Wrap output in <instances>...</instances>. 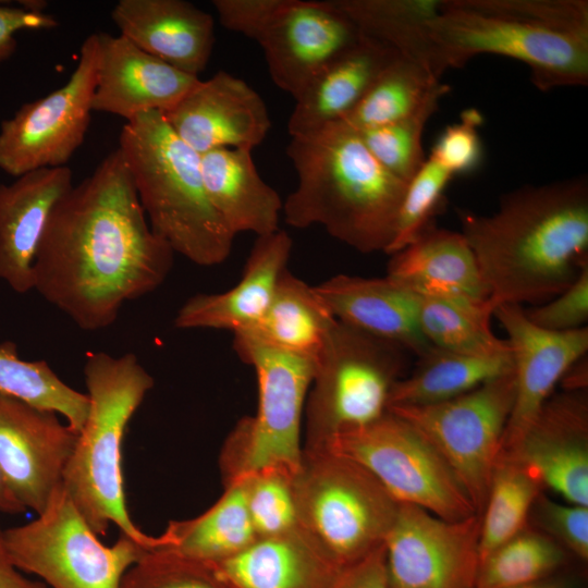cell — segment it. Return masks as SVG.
Returning a JSON list of instances; mask_svg holds the SVG:
<instances>
[{"label": "cell", "mask_w": 588, "mask_h": 588, "mask_svg": "<svg viewBox=\"0 0 588 588\" xmlns=\"http://www.w3.org/2000/svg\"><path fill=\"white\" fill-rule=\"evenodd\" d=\"M173 256L152 232L117 148L54 206L35 257L34 290L79 329L102 330L126 302L164 282Z\"/></svg>", "instance_id": "1"}, {"label": "cell", "mask_w": 588, "mask_h": 588, "mask_svg": "<svg viewBox=\"0 0 588 588\" xmlns=\"http://www.w3.org/2000/svg\"><path fill=\"white\" fill-rule=\"evenodd\" d=\"M489 303L540 305L565 291L588 266V180L524 186L495 212L461 213Z\"/></svg>", "instance_id": "2"}, {"label": "cell", "mask_w": 588, "mask_h": 588, "mask_svg": "<svg viewBox=\"0 0 588 588\" xmlns=\"http://www.w3.org/2000/svg\"><path fill=\"white\" fill-rule=\"evenodd\" d=\"M286 155L297 185L283 201L287 225L322 226L364 253H387L407 183L381 166L343 121L291 136Z\"/></svg>", "instance_id": "3"}, {"label": "cell", "mask_w": 588, "mask_h": 588, "mask_svg": "<svg viewBox=\"0 0 588 588\" xmlns=\"http://www.w3.org/2000/svg\"><path fill=\"white\" fill-rule=\"evenodd\" d=\"M429 36L444 72L497 54L541 91L588 83L587 0H441Z\"/></svg>", "instance_id": "4"}, {"label": "cell", "mask_w": 588, "mask_h": 588, "mask_svg": "<svg viewBox=\"0 0 588 588\" xmlns=\"http://www.w3.org/2000/svg\"><path fill=\"white\" fill-rule=\"evenodd\" d=\"M83 371L89 409L62 486L96 535H106L113 524L120 534L152 550L159 537L143 532L126 506L121 452L127 425L152 389L154 378L133 353L91 352Z\"/></svg>", "instance_id": "5"}, {"label": "cell", "mask_w": 588, "mask_h": 588, "mask_svg": "<svg viewBox=\"0 0 588 588\" xmlns=\"http://www.w3.org/2000/svg\"><path fill=\"white\" fill-rule=\"evenodd\" d=\"M118 149L152 232L195 265L225 261L235 235L208 198L200 155L174 133L163 113L145 112L125 122Z\"/></svg>", "instance_id": "6"}, {"label": "cell", "mask_w": 588, "mask_h": 588, "mask_svg": "<svg viewBox=\"0 0 588 588\" xmlns=\"http://www.w3.org/2000/svg\"><path fill=\"white\" fill-rule=\"evenodd\" d=\"M299 528L342 569L383 546L400 503L360 464L306 449L293 476Z\"/></svg>", "instance_id": "7"}, {"label": "cell", "mask_w": 588, "mask_h": 588, "mask_svg": "<svg viewBox=\"0 0 588 588\" xmlns=\"http://www.w3.org/2000/svg\"><path fill=\"white\" fill-rule=\"evenodd\" d=\"M407 354L338 320L306 397L303 448H323L336 434L382 417L392 387L404 377Z\"/></svg>", "instance_id": "8"}, {"label": "cell", "mask_w": 588, "mask_h": 588, "mask_svg": "<svg viewBox=\"0 0 588 588\" xmlns=\"http://www.w3.org/2000/svg\"><path fill=\"white\" fill-rule=\"evenodd\" d=\"M233 348L255 370L258 406L225 440L220 456L224 486L261 469L294 475L302 460L303 414L317 362L238 342Z\"/></svg>", "instance_id": "9"}, {"label": "cell", "mask_w": 588, "mask_h": 588, "mask_svg": "<svg viewBox=\"0 0 588 588\" xmlns=\"http://www.w3.org/2000/svg\"><path fill=\"white\" fill-rule=\"evenodd\" d=\"M13 565L50 588H120L146 551L120 534L110 547L98 539L61 485L30 523L2 529Z\"/></svg>", "instance_id": "10"}, {"label": "cell", "mask_w": 588, "mask_h": 588, "mask_svg": "<svg viewBox=\"0 0 588 588\" xmlns=\"http://www.w3.org/2000/svg\"><path fill=\"white\" fill-rule=\"evenodd\" d=\"M323 448L364 466L399 503L420 506L448 520L477 514L441 454L390 411L369 425L336 434Z\"/></svg>", "instance_id": "11"}, {"label": "cell", "mask_w": 588, "mask_h": 588, "mask_svg": "<svg viewBox=\"0 0 588 588\" xmlns=\"http://www.w3.org/2000/svg\"><path fill=\"white\" fill-rule=\"evenodd\" d=\"M514 399L512 371L444 402L388 411L414 426L441 454L480 515Z\"/></svg>", "instance_id": "12"}, {"label": "cell", "mask_w": 588, "mask_h": 588, "mask_svg": "<svg viewBox=\"0 0 588 588\" xmlns=\"http://www.w3.org/2000/svg\"><path fill=\"white\" fill-rule=\"evenodd\" d=\"M98 60L97 33L85 38L68 82L24 103L0 125V170L17 177L64 167L82 146L90 123Z\"/></svg>", "instance_id": "13"}, {"label": "cell", "mask_w": 588, "mask_h": 588, "mask_svg": "<svg viewBox=\"0 0 588 588\" xmlns=\"http://www.w3.org/2000/svg\"><path fill=\"white\" fill-rule=\"evenodd\" d=\"M480 515L443 519L400 503L383 542L391 588H476Z\"/></svg>", "instance_id": "14"}, {"label": "cell", "mask_w": 588, "mask_h": 588, "mask_svg": "<svg viewBox=\"0 0 588 588\" xmlns=\"http://www.w3.org/2000/svg\"><path fill=\"white\" fill-rule=\"evenodd\" d=\"M77 434L58 414L0 392V481L24 511L46 509Z\"/></svg>", "instance_id": "15"}, {"label": "cell", "mask_w": 588, "mask_h": 588, "mask_svg": "<svg viewBox=\"0 0 588 588\" xmlns=\"http://www.w3.org/2000/svg\"><path fill=\"white\" fill-rule=\"evenodd\" d=\"M362 36L334 0H286L257 42L274 85L295 99Z\"/></svg>", "instance_id": "16"}, {"label": "cell", "mask_w": 588, "mask_h": 588, "mask_svg": "<svg viewBox=\"0 0 588 588\" xmlns=\"http://www.w3.org/2000/svg\"><path fill=\"white\" fill-rule=\"evenodd\" d=\"M507 334L513 359L515 399L500 452H512L566 371L586 356L588 328L566 332L541 329L524 308L501 304L493 310Z\"/></svg>", "instance_id": "17"}, {"label": "cell", "mask_w": 588, "mask_h": 588, "mask_svg": "<svg viewBox=\"0 0 588 588\" xmlns=\"http://www.w3.org/2000/svg\"><path fill=\"white\" fill-rule=\"evenodd\" d=\"M163 117L199 155L218 148L253 151L271 128L261 96L244 79L225 71L199 79Z\"/></svg>", "instance_id": "18"}, {"label": "cell", "mask_w": 588, "mask_h": 588, "mask_svg": "<svg viewBox=\"0 0 588 588\" xmlns=\"http://www.w3.org/2000/svg\"><path fill=\"white\" fill-rule=\"evenodd\" d=\"M542 487L588 506V397L585 390L551 395L512 452Z\"/></svg>", "instance_id": "19"}, {"label": "cell", "mask_w": 588, "mask_h": 588, "mask_svg": "<svg viewBox=\"0 0 588 588\" xmlns=\"http://www.w3.org/2000/svg\"><path fill=\"white\" fill-rule=\"evenodd\" d=\"M97 37L93 111L118 115L126 122L145 112L163 113L199 81L145 52L120 34L99 32Z\"/></svg>", "instance_id": "20"}, {"label": "cell", "mask_w": 588, "mask_h": 588, "mask_svg": "<svg viewBox=\"0 0 588 588\" xmlns=\"http://www.w3.org/2000/svg\"><path fill=\"white\" fill-rule=\"evenodd\" d=\"M68 166L26 172L0 184V279L13 291L34 290V264L48 219L73 186Z\"/></svg>", "instance_id": "21"}, {"label": "cell", "mask_w": 588, "mask_h": 588, "mask_svg": "<svg viewBox=\"0 0 588 588\" xmlns=\"http://www.w3.org/2000/svg\"><path fill=\"white\" fill-rule=\"evenodd\" d=\"M111 19L145 52L198 77L215 45V21L208 12L184 0H119Z\"/></svg>", "instance_id": "22"}, {"label": "cell", "mask_w": 588, "mask_h": 588, "mask_svg": "<svg viewBox=\"0 0 588 588\" xmlns=\"http://www.w3.org/2000/svg\"><path fill=\"white\" fill-rule=\"evenodd\" d=\"M293 241L283 230L258 236L240 281L220 293L191 296L174 317L177 329L226 330L252 327L267 310L278 282L287 269Z\"/></svg>", "instance_id": "23"}, {"label": "cell", "mask_w": 588, "mask_h": 588, "mask_svg": "<svg viewBox=\"0 0 588 588\" xmlns=\"http://www.w3.org/2000/svg\"><path fill=\"white\" fill-rule=\"evenodd\" d=\"M315 287L336 320L417 357L431 347L418 324L419 297L388 277L336 274Z\"/></svg>", "instance_id": "24"}, {"label": "cell", "mask_w": 588, "mask_h": 588, "mask_svg": "<svg viewBox=\"0 0 588 588\" xmlns=\"http://www.w3.org/2000/svg\"><path fill=\"white\" fill-rule=\"evenodd\" d=\"M391 256L385 277L419 297L489 301L475 255L461 232L430 225Z\"/></svg>", "instance_id": "25"}, {"label": "cell", "mask_w": 588, "mask_h": 588, "mask_svg": "<svg viewBox=\"0 0 588 588\" xmlns=\"http://www.w3.org/2000/svg\"><path fill=\"white\" fill-rule=\"evenodd\" d=\"M212 566L233 588H335L343 572L299 527Z\"/></svg>", "instance_id": "26"}, {"label": "cell", "mask_w": 588, "mask_h": 588, "mask_svg": "<svg viewBox=\"0 0 588 588\" xmlns=\"http://www.w3.org/2000/svg\"><path fill=\"white\" fill-rule=\"evenodd\" d=\"M396 56L392 48L363 35L294 99L287 122L290 136L343 120Z\"/></svg>", "instance_id": "27"}, {"label": "cell", "mask_w": 588, "mask_h": 588, "mask_svg": "<svg viewBox=\"0 0 588 588\" xmlns=\"http://www.w3.org/2000/svg\"><path fill=\"white\" fill-rule=\"evenodd\" d=\"M208 198L228 229L236 236H258L280 230L283 200L257 171L252 150L218 148L200 155Z\"/></svg>", "instance_id": "28"}, {"label": "cell", "mask_w": 588, "mask_h": 588, "mask_svg": "<svg viewBox=\"0 0 588 588\" xmlns=\"http://www.w3.org/2000/svg\"><path fill=\"white\" fill-rule=\"evenodd\" d=\"M336 321L315 285L286 269L265 314L248 329L233 334V342L317 362Z\"/></svg>", "instance_id": "29"}, {"label": "cell", "mask_w": 588, "mask_h": 588, "mask_svg": "<svg viewBox=\"0 0 588 588\" xmlns=\"http://www.w3.org/2000/svg\"><path fill=\"white\" fill-rule=\"evenodd\" d=\"M258 539L241 481L225 486L221 498L203 514L170 522L155 549L215 565L240 553Z\"/></svg>", "instance_id": "30"}, {"label": "cell", "mask_w": 588, "mask_h": 588, "mask_svg": "<svg viewBox=\"0 0 588 588\" xmlns=\"http://www.w3.org/2000/svg\"><path fill=\"white\" fill-rule=\"evenodd\" d=\"M512 371V354L477 357L431 345L418 357L415 369L394 383L388 408L444 402Z\"/></svg>", "instance_id": "31"}, {"label": "cell", "mask_w": 588, "mask_h": 588, "mask_svg": "<svg viewBox=\"0 0 588 588\" xmlns=\"http://www.w3.org/2000/svg\"><path fill=\"white\" fill-rule=\"evenodd\" d=\"M360 33L392 48L441 79L442 70L429 36L441 0H334Z\"/></svg>", "instance_id": "32"}, {"label": "cell", "mask_w": 588, "mask_h": 588, "mask_svg": "<svg viewBox=\"0 0 588 588\" xmlns=\"http://www.w3.org/2000/svg\"><path fill=\"white\" fill-rule=\"evenodd\" d=\"M491 316L489 301L419 297L418 324L422 335L431 345L450 352L477 357L511 355L507 341L493 333Z\"/></svg>", "instance_id": "33"}, {"label": "cell", "mask_w": 588, "mask_h": 588, "mask_svg": "<svg viewBox=\"0 0 588 588\" xmlns=\"http://www.w3.org/2000/svg\"><path fill=\"white\" fill-rule=\"evenodd\" d=\"M542 489L523 461L500 452L480 514V560L529 525L531 507Z\"/></svg>", "instance_id": "34"}, {"label": "cell", "mask_w": 588, "mask_h": 588, "mask_svg": "<svg viewBox=\"0 0 588 588\" xmlns=\"http://www.w3.org/2000/svg\"><path fill=\"white\" fill-rule=\"evenodd\" d=\"M568 552L528 525L479 562L476 588H517L564 572Z\"/></svg>", "instance_id": "35"}, {"label": "cell", "mask_w": 588, "mask_h": 588, "mask_svg": "<svg viewBox=\"0 0 588 588\" xmlns=\"http://www.w3.org/2000/svg\"><path fill=\"white\" fill-rule=\"evenodd\" d=\"M0 392L63 416L77 433L88 415L87 394L62 381L47 362L21 359L13 342L0 343Z\"/></svg>", "instance_id": "36"}, {"label": "cell", "mask_w": 588, "mask_h": 588, "mask_svg": "<svg viewBox=\"0 0 588 588\" xmlns=\"http://www.w3.org/2000/svg\"><path fill=\"white\" fill-rule=\"evenodd\" d=\"M439 83L425 66L397 54L341 121L356 131L393 123L412 114Z\"/></svg>", "instance_id": "37"}, {"label": "cell", "mask_w": 588, "mask_h": 588, "mask_svg": "<svg viewBox=\"0 0 588 588\" xmlns=\"http://www.w3.org/2000/svg\"><path fill=\"white\" fill-rule=\"evenodd\" d=\"M449 89L440 82L412 114L390 124L357 131L376 160L406 183L426 160L424 130Z\"/></svg>", "instance_id": "38"}, {"label": "cell", "mask_w": 588, "mask_h": 588, "mask_svg": "<svg viewBox=\"0 0 588 588\" xmlns=\"http://www.w3.org/2000/svg\"><path fill=\"white\" fill-rule=\"evenodd\" d=\"M293 476L279 469H261L236 480L243 486L248 514L258 538L283 535L299 527Z\"/></svg>", "instance_id": "39"}, {"label": "cell", "mask_w": 588, "mask_h": 588, "mask_svg": "<svg viewBox=\"0 0 588 588\" xmlns=\"http://www.w3.org/2000/svg\"><path fill=\"white\" fill-rule=\"evenodd\" d=\"M454 175L431 157L408 181L397 213L393 240L385 254L392 255L414 242L431 225L432 217Z\"/></svg>", "instance_id": "40"}, {"label": "cell", "mask_w": 588, "mask_h": 588, "mask_svg": "<svg viewBox=\"0 0 588 588\" xmlns=\"http://www.w3.org/2000/svg\"><path fill=\"white\" fill-rule=\"evenodd\" d=\"M120 588H233L210 564L152 549L133 564Z\"/></svg>", "instance_id": "41"}, {"label": "cell", "mask_w": 588, "mask_h": 588, "mask_svg": "<svg viewBox=\"0 0 588 588\" xmlns=\"http://www.w3.org/2000/svg\"><path fill=\"white\" fill-rule=\"evenodd\" d=\"M537 529L581 562L588 560V506L560 503L542 492L529 515Z\"/></svg>", "instance_id": "42"}, {"label": "cell", "mask_w": 588, "mask_h": 588, "mask_svg": "<svg viewBox=\"0 0 588 588\" xmlns=\"http://www.w3.org/2000/svg\"><path fill=\"white\" fill-rule=\"evenodd\" d=\"M481 123L482 115L477 109L464 110L457 123L444 128L429 157L454 176L473 171L481 159V142L478 133Z\"/></svg>", "instance_id": "43"}, {"label": "cell", "mask_w": 588, "mask_h": 588, "mask_svg": "<svg viewBox=\"0 0 588 588\" xmlns=\"http://www.w3.org/2000/svg\"><path fill=\"white\" fill-rule=\"evenodd\" d=\"M527 318L537 327L566 332L584 327L588 320V266L562 293L532 308H524Z\"/></svg>", "instance_id": "44"}, {"label": "cell", "mask_w": 588, "mask_h": 588, "mask_svg": "<svg viewBox=\"0 0 588 588\" xmlns=\"http://www.w3.org/2000/svg\"><path fill=\"white\" fill-rule=\"evenodd\" d=\"M286 0H213L220 24L257 41Z\"/></svg>", "instance_id": "45"}, {"label": "cell", "mask_w": 588, "mask_h": 588, "mask_svg": "<svg viewBox=\"0 0 588 588\" xmlns=\"http://www.w3.org/2000/svg\"><path fill=\"white\" fill-rule=\"evenodd\" d=\"M57 26L58 20L48 13L0 5V65L15 52V33L22 29H51Z\"/></svg>", "instance_id": "46"}, {"label": "cell", "mask_w": 588, "mask_h": 588, "mask_svg": "<svg viewBox=\"0 0 588 588\" xmlns=\"http://www.w3.org/2000/svg\"><path fill=\"white\" fill-rule=\"evenodd\" d=\"M335 588H391L383 546L343 569Z\"/></svg>", "instance_id": "47"}, {"label": "cell", "mask_w": 588, "mask_h": 588, "mask_svg": "<svg viewBox=\"0 0 588 588\" xmlns=\"http://www.w3.org/2000/svg\"><path fill=\"white\" fill-rule=\"evenodd\" d=\"M0 588H47L42 581L30 580L10 561L0 527Z\"/></svg>", "instance_id": "48"}, {"label": "cell", "mask_w": 588, "mask_h": 588, "mask_svg": "<svg viewBox=\"0 0 588 588\" xmlns=\"http://www.w3.org/2000/svg\"><path fill=\"white\" fill-rule=\"evenodd\" d=\"M581 587L583 585L578 577H576L575 575H568L562 572L544 580H541L531 585L523 586V587H517V588H581Z\"/></svg>", "instance_id": "49"}, {"label": "cell", "mask_w": 588, "mask_h": 588, "mask_svg": "<svg viewBox=\"0 0 588 588\" xmlns=\"http://www.w3.org/2000/svg\"><path fill=\"white\" fill-rule=\"evenodd\" d=\"M0 512L8 514H19L24 510L10 497L0 481Z\"/></svg>", "instance_id": "50"}]
</instances>
